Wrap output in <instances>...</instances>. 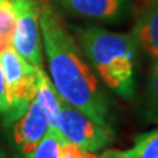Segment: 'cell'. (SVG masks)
Listing matches in <instances>:
<instances>
[{"label":"cell","instance_id":"obj_6","mask_svg":"<svg viewBox=\"0 0 158 158\" xmlns=\"http://www.w3.org/2000/svg\"><path fill=\"white\" fill-rule=\"evenodd\" d=\"M50 129L48 117L36 99L27 110L12 123L11 142L15 158H33L38 144Z\"/></svg>","mask_w":158,"mask_h":158},{"label":"cell","instance_id":"obj_1","mask_svg":"<svg viewBox=\"0 0 158 158\" xmlns=\"http://www.w3.org/2000/svg\"><path fill=\"white\" fill-rule=\"evenodd\" d=\"M40 29L50 79L67 104L112 129L111 102L85 54L48 2L40 7Z\"/></svg>","mask_w":158,"mask_h":158},{"label":"cell","instance_id":"obj_3","mask_svg":"<svg viewBox=\"0 0 158 158\" xmlns=\"http://www.w3.org/2000/svg\"><path fill=\"white\" fill-rule=\"evenodd\" d=\"M4 77L7 83L9 111L4 115L7 124L19 118L27 110L37 88V71L9 46L0 54Z\"/></svg>","mask_w":158,"mask_h":158},{"label":"cell","instance_id":"obj_11","mask_svg":"<svg viewBox=\"0 0 158 158\" xmlns=\"http://www.w3.org/2000/svg\"><path fill=\"white\" fill-rule=\"evenodd\" d=\"M144 117L158 125V58L153 65L144 98Z\"/></svg>","mask_w":158,"mask_h":158},{"label":"cell","instance_id":"obj_8","mask_svg":"<svg viewBox=\"0 0 158 158\" xmlns=\"http://www.w3.org/2000/svg\"><path fill=\"white\" fill-rule=\"evenodd\" d=\"M132 36L150 57L158 58V0L145 3Z\"/></svg>","mask_w":158,"mask_h":158},{"label":"cell","instance_id":"obj_9","mask_svg":"<svg viewBox=\"0 0 158 158\" xmlns=\"http://www.w3.org/2000/svg\"><path fill=\"white\" fill-rule=\"evenodd\" d=\"M36 71H37V88L34 99L40 104V107L42 108V111L45 112L50 128L52 129H57L56 123L59 115V111H61L63 99L59 96L50 77L44 71V69L38 67L36 69Z\"/></svg>","mask_w":158,"mask_h":158},{"label":"cell","instance_id":"obj_12","mask_svg":"<svg viewBox=\"0 0 158 158\" xmlns=\"http://www.w3.org/2000/svg\"><path fill=\"white\" fill-rule=\"evenodd\" d=\"M15 19L16 16L11 0L0 2V54L11 46Z\"/></svg>","mask_w":158,"mask_h":158},{"label":"cell","instance_id":"obj_10","mask_svg":"<svg viewBox=\"0 0 158 158\" xmlns=\"http://www.w3.org/2000/svg\"><path fill=\"white\" fill-rule=\"evenodd\" d=\"M98 158H158V128L137 136L128 149H106Z\"/></svg>","mask_w":158,"mask_h":158},{"label":"cell","instance_id":"obj_15","mask_svg":"<svg viewBox=\"0 0 158 158\" xmlns=\"http://www.w3.org/2000/svg\"><path fill=\"white\" fill-rule=\"evenodd\" d=\"M9 111V100H8V92H7V83L4 71L0 63V116L6 115Z\"/></svg>","mask_w":158,"mask_h":158},{"label":"cell","instance_id":"obj_14","mask_svg":"<svg viewBox=\"0 0 158 158\" xmlns=\"http://www.w3.org/2000/svg\"><path fill=\"white\" fill-rule=\"evenodd\" d=\"M61 158H98V156L94 152L71 144L66 138H63L61 142Z\"/></svg>","mask_w":158,"mask_h":158},{"label":"cell","instance_id":"obj_2","mask_svg":"<svg viewBox=\"0 0 158 158\" xmlns=\"http://www.w3.org/2000/svg\"><path fill=\"white\" fill-rule=\"evenodd\" d=\"M75 41L103 83L127 100L136 94L137 41L132 34L88 25L73 28Z\"/></svg>","mask_w":158,"mask_h":158},{"label":"cell","instance_id":"obj_16","mask_svg":"<svg viewBox=\"0 0 158 158\" xmlns=\"http://www.w3.org/2000/svg\"><path fill=\"white\" fill-rule=\"evenodd\" d=\"M0 158H7V156H6V153L3 152V149L0 148Z\"/></svg>","mask_w":158,"mask_h":158},{"label":"cell","instance_id":"obj_5","mask_svg":"<svg viewBox=\"0 0 158 158\" xmlns=\"http://www.w3.org/2000/svg\"><path fill=\"white\" fill-rule=\"evenodd\" d=\"M56 127L69 142L94 153L106 149L113 141L112 129L96 124L65 100L62 102Z\"/></svg>","mask_w":158,"mask_h":158},{"label":"cell","instance_id":"obj_17","mask_svg":"<svg viewBox=\"0 0 158 158\" xmlns=\"http://www.w3.org/2000/svg\"><path fill=\"white\" fill-rule=\"evenodd\" d=\"M0 2H3V0H0Z\"/></svg>","mask_w":158,"mask_h":158},{"label":"cell","instance_id":"obj_4","mask_svg":"<svg viewBox=\"0 0 158 158\" xmlns=\"http://www.w3.org/2000/svg\"><path fill=\"white\" fill-rule=\"evenodd\" d=\"M15 28L11 48L34 69L42 67V38L40 29V0H11Z\"/></svg>","mask_w":158,"mask_h":158},{"label":"cell","instance_id":"obj_7","mask_svg":"<svg viewBox=\"0 0 158 158\" xmlns=\"http://www.w3.org/2000/svg\"><path fill=\"white\" fill-rule=\"evenodd\" d=\"M65 13L104 23H120L132 12V0H53Z\"/></svg>","mask_w":158,"mask_h":158},{"label":"cell","instance_id":"obj_13","mask_svg":"<svg viewBox=\"0 0 158 158\" xmlns=\"http://www.w3.org/2000/svg\"><path fill=\"white\" fill-rule=\"evenodd\" d=\"M63 137L58 129H49L38 144L33 158H61V142Z\"/></svg>","mask_w":158,"mask_h":158}]
</instances>
